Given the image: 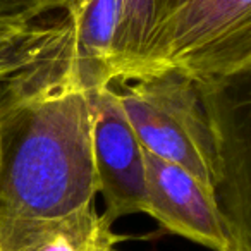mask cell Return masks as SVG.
<instances>
[{"label": "cell", "instance_id": "obj_8", "mask_svg": "<svg viewBox=\"0 0 251 251\" xmlns=\"http://www.w3.org/2000/svg\"><path fill=\"white\" fill-rule=\"evenodd\" d=\"M121 239L95 206L52 227L23 251H103Z\"/></svg>", "mask_w": 251, "mask_h": 251}, {"label": "cell", "instance_id": "obj_10", "mask_svg": "<svg viewBox=\"0 0 251 251\" xmlns=\"http://www.w3.org/2000/svg\"><path fill=\"white\" fill-rule=\"evenodd\" d=\"M103 251H115L114 248H107V250H103Z\"/></svg>", "mask_w": 251, "mask_h": 251}, {"label": "cell", "instance_id": "obj_1", "mask_svg": "<svg viewBox=\"0 0 251 251\" xmlns=\"http://www.w3.org/2000/svg\"><path fill=\"white\" fill-rule=\"evenodd\" d=\"M69 86L0 108V251L95 206L91 97Z\"/></svg>", "mask_w": 251, "mask_h": 251}, {"label": "cell", "instance_id": "obj_7", "mask_svg": "<svg viewBox=\"0 0 251 251\" xmlns=\"http://www.w3.org/2000/svg\"><path fill=\"white\" fill-rule=\"evenodd\" d=\"M165 0H121L114 42V81L143 71L157 36Z\"/></svg>", "mask_w": 251, "mask_h": 251}, {"label": "cell", "instance_id": "obj_3", "mask_svg": "<svg viewBox=\"0 0 251 251\" xmlns=\"http://www.w3.org/2000/svg\"><path fill=\"white\" fill-rule=\"evenodd\" d=\"M69 86L103 88L84 60L76 4L0 9V108Z\"/></svg>", "mask_w": 251, "mask_h": 251}, {"label": "cell", "instance_id": "obj_2", "mask_svg": "<svg viewBox=\"0 0 251 251\" xmlns=\"http://www.w3.org/2000/svg\"><path fill=\"white\" fill-rule=\"evenodd\" d=\"M230 83L162 67L119 77L110 86L141 147L182 167L219 195L239 179L236 131L226 101Z\"/></svg>", "mask_w": 251, "mask_h": 251}, {"label": "cell", "instance_id": "obj_5", "mask_svg": "<svg viewBox=\"0 0 251 251\" xmlns=\"http://www.w3.org/2000/svg\"><path fill=\"white\" fill-rule=\"evenodd\" d=\"M145 150V148H143ZM147 213L167 232L212 251H251L219 203V195L182 167L145 150Z\"/></svg>", "mask_w": 251, "mask_h": 251}, {"label": "cell", "instance_id": "obj_4", "mask_svg": "<svg viewBox=\"0 0 251 251\" xmlns=\"http://www.w3.org/2000/svg\"><path fill=\"white\" fill-rule=\"evenodd\" d=\"M162 67H176L210 81L248 76L251 0H165L141 73Z\"/></svg>", "mask_w": 251, "mask_h": 251}, {"label": "cell", "instance_id": "obj_9", "mask_svg": "<svg viewBox=\"0 0 251 251\" xmlns=\"http://www.w3.org/2000/svg\"><path fill=\"white\" fill-rule=\"evenodd\" d=\"M74 4L76 0H0V9H60Z\"/></svg>", "mask_w": 251, "mask_h": 251}, {"label": "cell", "instance_id": "obj_6", "mask_svg": "<svg viewBox=\"0 0 251 251\" xmlns=\"http://www.w3.org/2000/svg\"><path fill=\"white\" fill-rule=\"evenodd\" d=\"M91 153L103 217L114 226L121 217L147 213L145 150L112 86L91 97Z\"/></svg>", "mask_w": 251, "mask_h": 251}]
</instances>
